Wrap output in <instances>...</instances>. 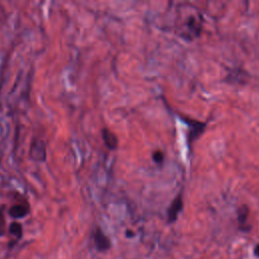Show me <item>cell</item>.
<instances>
[{
	"label": "cell",
	"instance_id": "cell-1",
	"mask_svg": "<svg viewBox=\"0 0 259 259\" xmlns=\"http://www.w3.org/2000/svg\"><path fill=\"white\" fill-rule=\"evenodd\" d=\"M30 157L38 162H44L47 159L46 144L39 138H34L30 148Z\"/></svg>",
	"mask_w": 259,
	"mask_h": 259
},
{
	"label": "cell",
	"instance_id": "cell-2",
	"mask_svg": "<svg viewBox=\"0 0 259 259\" xmlns=\"http://www.w3.org/2000/svg\"><path fill=\"white\" fill-rule=\"evenodd\" d=\"M93 240L96 249L100 252H105L107 250H110L112 247V242L110 238L98 227L95 229L93 233Z\"/></svg>",
	"mask_w": 259,
	"mask_h": 259
},
{
	"label": "cell",
	"instance_id": "cell-3",
	"mask_svg": "<svg viewBox=\"0 0 259 259\" xmlns=\"http://www.w3.org/2000/svg\"><path fill=\"white\" fill-rule=\"evenodd\" d=\"M183 209V200L182 197L179 196L172 202V204L170 205L168 211H167V221L168 223H173L177 220L178 215L180 214V212Z\"/></svg>",
	"mask_w": 259,
	"mask_h": 259
},
{
	"label": "cell",
	"instance_id": "cell-4",
	"mask_svg": "<svg viewBox=\"0 0 259 259\" xmlns=\"http://www.w3.org/2000/svg\"><path fill=\"white\" fill-rule=\"evenodd\" d=\"M8 214L13 219H21L25 218L26 216L30 214V206L28 203H18L10 207L8 210Z\"/></svg>",
	"mask_w": 259,
	"mask_h": 259
},
{
	"label": "cell",
	"instance_id": "cell-5",
	"mask_svg": "<svg viewBox=\"0 0 259 259\" xmlns=\"http://www.w3.org/2000/svg\"><path fill=\"white\" fill-rule=\"evenodd\" d=\"M238 225L239 229L243 232H249L251 229V226L249 224V208L247 206H242L238 210Z\"/></svg>",
	"mask_w": 259,
	"mask_h": 259
},
{
	"label": "cell",
	"instance_id": "cell-6",
	"mask_svg": "<svg viewBox=\"0 0 259 259\" xmlns=\"http://www.w3.org/2000/svg\"><path fill=\"white\" fill-rule=\"evenodd\" d=\"M102 139L105 144V146L109 148L110 150H116L119 145V141L117 136L111 131L109 129H102L101 131Z\"/></svg>",
	"mask_w": 259,
	"mask_h": 259
},
{
	"label": "cell",
	"instance_id": "cell-7",
	"mask_svg": "<svg viewBox=\"0 0 259 259\" xmlns=\"http://www.w3.org/2000/svg\"><path fill=\"white\" fill-rule=\"evenodd\" d=\"M9 231L16 237V238H20V237L23 236V226L17 222H13L10 224Z\"/></svg>",
	"mask_w": 259,
	"mask_h": 259
},
{
	"label": "cell",
	"instance_id": "cell-8",
	"mask_svg": "<svg viewBox=\"0 0 259 259\" xmlns=\"http://www.w3.org/2000/svg\"><path fill=\"white\" fill-rule=\"evenodd\" d=\"M4 209H5V206H2L1 208H0V236L3 235V230H4V225H5Z\"/></svg>",
	"mask_w": 259,
	"mask_h": 259
},
{
	"label": "cell",
	"instance_id": "cell-9",
	"mask_svg": "<svg viewBox=\"0 0 259 259\" xmlns=\"http://www.w3.org/2000/svg\"><path fill=\"white\" fill-rule=\"evenodd\" d=\"M153 159L156 163H161L164 160V154L161 152V151H156L153 154Z\"/></svg>",
	"mask_w": 259,
	"mask_h": 259
},
{
	"label": "cell",
	"instance_id": "cell-10",
	"mask_svg": "<svg viewBox=\"0 0 259 259\" xmlns=\"http://www.w3.org/2000/svg\"><path fill=\"white\" fill-rule=\"evenodd\" d=\"M254 254H255L256 257L259 258V243H258V244L255 246V248H254Z\"/></svg>",
	"mask_w": 259,
	"mask_h": 259
}]
</instances>
